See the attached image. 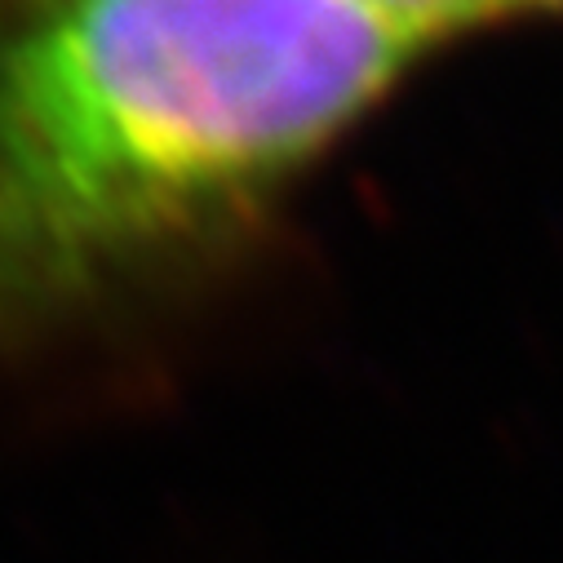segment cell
<instances>
[{
    "label": "cell",
    "instance_id": "obj_1",
    "mask_svg": "<svg viewBox=\"0 0 563 563\" xmlns=\"http://www.w3.org/2000/svg\"><path fill=\"white\" fill-rule=\"evenodd\" d=\"M355 0H19L0 14V382L80 368L404 71Z\"/></svg>",
    "mask_w": 563,
    "mask_h": 563
},
{
    "label": "cell",
    "instance_id": "obj_2",
    "mask_svg": "<svg viewBox=\"0 0 563 563\" xmlns=\"http://www.w3.org/2000/svg\"><path fill=\"white\" fill-rule=\"evenodd\" d=\"M355 5H364L368 14L390 23L412 45H427V41L457 36L466 27L488 23L493 14H501L510 5V0H355Z\"/></svg>",
    "mask_w": 563,
    "mask_h": 563
},
{
    "label": "cell",
    "instance_id": "obj_3",
    "mask_svg": "<svg viewBox=\"0 0 563 563\" xmlns=\"http://www.w3.org/2000/svg\"><path fill=\"white\" fill-rule=\"evenodd\" d=\"M510 5H545V10H563V0H510Z\"/></svg>",
    "mask_w": 563,
    "mask_h": 563
},
{
    "label": "cell",
    "instance_id": "obj_4",
    "mask_svg": "<svg viewBox=\"0 0 563 563\" xmlns=\"http://www.w3.org/2000/svg\"><path fill=\"white\" fill-rule=\"evenodd\" d=\"M10 5H19V0H0V14H5V10H10Z\"/></svg>",
    "mask_w": 563,
    "mask_h": 563
}]
</instances>
